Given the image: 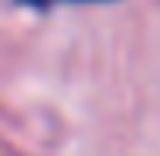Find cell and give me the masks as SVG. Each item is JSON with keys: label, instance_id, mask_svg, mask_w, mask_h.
I'll return each mask as SVG.
<instances>
[{"label": "cell", "instance_id": "1", "mask_svg": "<svg viewBox=\"0 0 160 156\" xmlns=\"http://www.w3.org/2000/svg\"><path fill=\"white\" fill-rule=\"evenodd\" d=\"M25 4H32V7H50V4H61V0H25ZM75 4H82V0H75ZM89 4V0H86Z\"/></svg>", "mask_w": 160, "mask_h": 156}]
</instances>
